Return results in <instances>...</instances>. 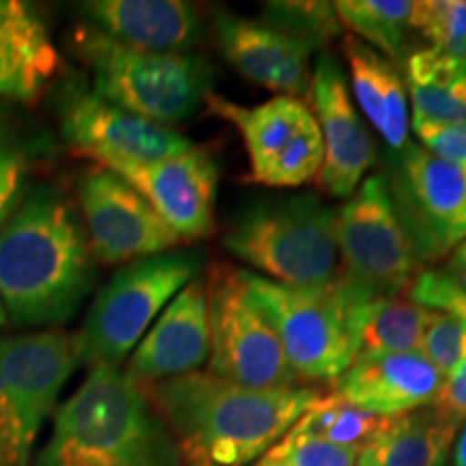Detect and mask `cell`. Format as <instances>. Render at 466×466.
Listing matches in <instances>:
<instances>
[{
    "label": "cell",
    "instance_id": "obj_1",
    "mask_svg": "<svg viewBox=\"0 0 466 466\" xmlns=\"http://www.w3.org/2000/svg\"><path fill=\"white\" fill-rule=\"evenodd\" d=\"M0 220V300L15 326H61L96 283V258L69 201L33 186Z\"/></svg>",
    "mask_w": 466,
    "mask_h": 466
},
{
    "label": "cell",
    "instance_id": "obj_2",
    "mask_svg": "<svg viewBox=\"0 0 466 466\" xmlns=\"http://www.w3.org/2000/svg\"><path fill=\"white\" fill-rule=\"evenodd\" d=\"M143 389L173 436L182 466H250L319 398L311 387L253 391L208 371Z\"/></svg>",
    "mask_w": 466,
    "mask_h": 466
},
{
    "label": "cell",
    "instance_id": "obj_3",
    "mask_svg": "<svg viewBox=\"0 0 466 466\" xmlns=\"http://www.w3.org/2000/svg\"><path fill=\"white\" fill-rule=\"evenodd\" d=\"M35 466H182L173 436L143 384L96 365L56 410Z\"/></svg>",
    "mask_w": 466,
    "mask_h": 466
},
{
    "label": "cell",
    "instance_id": "obj_4",
    "mask_svg": "<svg viewBox=\"0 0 466 466\" xmlns=\"http://www.w3.org/2000/svg\"><path fill=\"white\" fill-rule=\"evenodd\" d=\"M72 44L89 69L93 93L143 119L182 124L212 96L214 72L199 55L134 50L93 26H80Z\"/></svg>",
    "mask_w": 466,
    "mask_h": 466
},
{
    "label": "cell",
    "instance_id": "obj_5",
    "mask_svg": "<svg viewBox=\"0 0 466 466\" xmlns=\"http://www.w3.org/2000/svg\"><path fill=\"white\" fill-rule=\"evenodd\" d=\"M337 209L316 195L250 203L233 218L225 247L255 275L291 288H324L339 275Z\"/></svg>",
    "mask_w": 466,
    "mask_h": 466
},
{
    "label": "cell",
    "instance_id": "obj_6",
    "mask_svg": "<svg viewBox=\"0 0 466 466\" xmlns=\"http://www.w3.org/2000/svg\"><path fill=\"white\" fill-rule=\"evenodd\" d=\"M201 266L197 250H168L116 270L76 335L78 363L121 367L168 302L199 277Z\"/></svg>",
    "mask_w": 466,
    "mask_h": 466
},
{
    "label": "cell",
    "instance_id": "obj_7",
    "mask_svg": "<svg viewBox=\"0 0 466 466\" xmlns=\"http://www.w3.org/2000/svg\"><path fill=\"white\" fill-rule=\"evenodd\" d=\"M335 240L339 250L335 288L350 309L376 299H400L421 272L382 173L363 179L337 209Z\"/></svg>",
    "mask_w": 466,
    "mask_h": 466
},
{
    "label": "cell",
    "instance_id": "obj_8",
    "mask_svg": "<svg viewBox=\"0 0 466 466\" xmlns=\"http://www.w3.org/2000/svg\"><path fill=\"white\" fill-rule=\"evenodd\" d=\"M250 299L272 324L300 387L337 382L357 359L350 307L335 281L324 288H291L240 270Z\"/></svg>",
    "mask_w": 466,
    "mask_h": 466
},
{
    "label": "cell",
    "instance_id": "obj_9",
    "mask_svg": "<svg viewBox=\"0 0 466 466\" xmlns=\"http://www.w3.org/2000/svg\"><path fill=\"white\" fill-rule=\"evenodd\" d=\"M76 335L0 337V466H31L33 447L78 367Z\"/></svg>",
    "mask_w": 466,
    "mask_h": 466
},
{
    "label": "cell",
    "instance_id": "obj_10",
    "mask_svg": "<svg viewBox=\"0 0 466 466\" xmlns=\"http://www.w3.org/2000/svg\"><path fill=\"white\" fill-rule=\"evenodd\" d=\"M203 283L209 319L208 374L253 391L300 387L275 329L242 283L240 270L214 264Z\"/></svg>",
    "mask_w": 466,
    "mask_h": 466
},
{
    "label": "cell",
    "instance_id": "obj_11",
    "mask_svg": "<svg viewBox=\"0 0 466 466\" xmlns=\"http://www.w3.org/2000/svg\"><path fill=\"white\" fill-rule=\"evenodd\" d=\"M395 214L421 264H434L466 242V182L456 167L408 143L389 158Z\"/></svg>",
    "mask_w": 466,
    "mask_h": 466
},
{
    "label": "cell",
    "instance_id": "obj_12",
    "mask_svg": "<svg viewBox=\"0 0 466 466\" xmlns=\"http://www.w3.org/2000/svg\"><path fill=\"white\" fill-rule=\"evenodd\" d=\"M206 106L240 132L253 182L299 188L318 179L324 141L316 116L302 100L275 96L258 106H240L212 93Z\"/></svg>",
    "mask_w": 466,
    "mask_h": 466
},
{
    "label": "cell",
    "instance_id": "obj_13",
    "mask_svg": "<svg viewBox=\"0 0 466 466\" xmlns=\"http://www.w3.org/2000/svg\"><path fill=\"white\" fill-rule=\"evenodd\" d=\"M91 253L100 264H132L184 244L156 209L115 171L96 165L78 184Z\"/></svg>",
    "mask_w": 466,
    "mask_h": 466
},
{
    "label": "cell",
    "instance_id": "obj_14",
    "mask_svg": "<svg viewBox=\"0 0 466 466\" xmlns=\"http://www.w3.org/2000/svg\"><path fill=\"white\" fill-rule=\"evenodd\" d=\"M61 130L69 147L102 167L149 165L195 147L173 127L127 113L83 86L63 93Z\"/></svg>",
    "mask_w": 466,
    "mask_h": 466
},
{
    "label": "cell",
    "instance_id": "obj_15",
    "mask_svg": "<svg viewBox=\"0 0 466 466\" xmlns=\"http://www.w3.org/2000/svg\"><path fill=\"white\" fill-rule=\"evenodd\" d=\"M307 96L324 141L319 190L333 199H350L374 167L376 147L350 100L346 78L333 56L318 58Z\"/></svg>",
    "mask_w": 466,
    "mask_h": 466
},
{
    "label": "cell",
    "instance_id": "obj_16",
    "mask_svg": "<svg viewBox=\"0 0 466 466\" xmlns=\"http://www.w3.org/2000/svg\"><path fill=\"white\" fill-rule=\"evenodd\" d=\"M104 167L126 179L182 242L209 236L218 188V167L209 151L192 147L175 158L149 165L116 162Z\"/></svg>",
    "mask_w": 466,
    "mask_h": 466
},
{
    "label": "cell",
    "instance_id": "obj_17",
    "mask_svg": "<svg viewBox=\"0 0 466 466\" xmlns=\"http://www.w3.org/2000/svg\"><path fill=\"white\" fill-rule=\"evenodd\" d=\"M214 35L225 61L248 83L296 100L307 96L313 52L307 44L229 11L214 14Z\"/></svg>",
    "mask_w": 466,
    "mask_h": 466
},
{
    "label": "cell",
    "instance_id": "obj_18",
    "mask_svg": "<svg viewBox=\"0 0 466 466\" xmlns=\"http://www.w3.org/2000/svg\"><path fill=\"white\" fill-rule=\"evenodd\" d=\"M209 359V319L203 277H197L165 307L138 341L126 374L141 384L195 374Z\"/></svg>",
    "mask_w": 466,
    "mask_h": 466
},
{
    "label": "cell",
    "instance_id": "obj_19",
    "mask_svg": "<svg viewBox=\"0 0 466 466\" xmlns=\"http://www.w3.org/2000/svg\"><path fill=\"white\" fill-rule=\"evenodd\" d=\"M447 378L419 352L359 354L337 380L335 393L382 419L432 406Z\"/></svg>",
    "mask_w": 466,
    "mask_h": 466
},
{
    "label": "cell",
    "instance_id": "obj_20",
    "mask_svg": "<svg viewBox=\"0 0 466 466\" xmlns=\"http://www.w3.org/2000/svg\"><path fill=\"white\" fill-rule=\"evenodd\" d=\"M93 28L145 52H188L206 26L195 5L184 0H91L80 5Z\"/></svg>",
    "mask_w": 466,
    "mask_h": 466
},
{
    "label": "cell",
    "instance_id": "obj_21",
    "mask_svg": "<svg viewBox=\"0 0 466 466\" xmlns=\"http://www.w3.org/2000/svg\"><path fill=\"white\" fill-rule=\"evenodd\" d=\"M58 52L31 5L0 0V100L33 104L55 78Z\"/></svg>",
    "mask_w": 466,
    "mask_h": 466
},
{
    "label": "cell",
    "instance_id": "obj_22",
    "mask_svg": "<svg viewBox=\"0 0 466 466\" xmlns=\"http://www.w3.org/2000/svg\"><path fill=\"white\" fill-rule=\"evenodd\" d=\"M460 425L434 404L387 419L360 447L357 466H445Z\"/></svg>",
    "mask_w": 466,
    "mask_h": 466
},
{
    "label": "cell",
    "instance_id": "obj_23",
    "mask_svg": "<svg viewBox=\"0 0 466 466\" xmlns=\"http://www.w3.org/2000/svg\"><path fill=\"white\" fill-rule=\"evenodd\" d=\"M352 91L360 110L382 134L391 151H401L408 143V93L401 74L391 61L357 37L343 39Z\"/></svg>",
    "mask_w": 466,
    "mask_h": 466
},
{
    "label": "cell",
    "instance_id": "obj_24",
    "mask_svg": "<svg viewBox=\"0 0 466 466\" xmlns=\"http://www.w3.org/2000/svg\"><path fill=\"white\" fill-rule=\"evenodd\" d=\"M406 85L412 119L466 126V66L434 48L406 56Z\"/></svg>",
    "mask_w": 466,
    "mask_h": 466
},
{
    "label": "cell",
    "instance_id": "obj_25",
    "mask_svg": "<svg viewBox=\"0 0 466 466\" xmlns=\"http://www.w3.org/2000/svg\"><path fill=\"white\" fill-rule=\"evenodd\" d=\"M430 309L410 299H376L350 309V335L354 352H419Z\"/></svg>",
    "mask_w": 466,
    "mask_h": 466
},
{
    "label": "cell",
    "instance_id": "obj_26",
    "mask_svg": "<svg viewBox=\"0 0 466 466\" xmlns=\"http://www.w3.org/2000/svg\"><path fill=\"white\" fill-rule=\"evenodd\" d=\"M335 14L341 26L374 48L378 55L401 63L410 35L412 3L408 0H339Z\"/></svg>",
    "mask_w": 466,
    "mask_h": 466
},
{
    "label": "cell",
    "instance_id": "obj_27",
    "mask_svg": "<svg viewBox=\"0 0 466 466\" xmlns=\"http://www.w3.org/2000/svg\"><path fill=\"white\" fill-rule=\"evenodd\" d=\"M384 421L387 419L350 404L333 391L329 395L319 393V398L302 412L299 421L291 425V432L337 447L360 450L374 439Z\"/></svg>",
    "mask_w": 466,
    "mask_h": 466
},
{
    "label": "cell",
    "instance_id": "obj_28",
    "mask_svg": "<svg viewBox=\"0 0 466 466\" xmlns=\"http://www.w3.org/2000/svg\"><path fill=\"white\" fill-rule=\"evenodd\" d=\"M268 26L277 28L289 37L299 39V42L307 44L309 48H319L333 42L339 37L341 22L335 14L333 3H266L264 5V17Z\"/></svg>",
    "mask_w": 466,
    "mask_h": 466
},
{
    "label": "cell",
    "instance_id": "obj_29",
    "mask_svg": "<svg viewBox=\"0 0 466 466\" xmlns=\"http://www.w3.org/2000/svg\"><path fill=\"white\" fill-rule=\"evenodd\" d=\"M410 31L423 35L430 48L466 66V0L412 3Z\"/></svg>",
    "mask_w": 466,
    "mask_h": 466
},
{
    "label": "cell",
    "instance_id": "obj_30",
    "mask_svg": "<svg viewBox=\"0 0 466 466\" xmlns=\"http://www.w3.org/2000/svg\"><path fill=\"white\" fill-rule=\"evenodd\" d=\"M359 451L354 447H337L318 439H307L289 430L250 466H357Z\"/></svg>",
    "mask_w": 466,
    "mask_h": 466
},
{
    "label": "cell",
    "instance_id": "obj_31",
    "mask_svg": "<svg viewBox=\"0 0 466 466\" xmlns=\"http://www.w3.org/2000/svg\"><path fill=\"white\" fill-rule=\"evenodd\" d=\"M419 354L450 378L466 360V329L458 319L441 311H430Z\"/></svg>",
    "mask_w": 466,
    "mask_h": 466
},
{
    "label": "cell",
    "instance_id": "obj_32",
    "mask_svg": "<svg viewBox=\"0 0 466 466\" xmlns=\"http://www.w3.org/2000/svg\"><path fill=\"white\" fill-rule=\"evenodd\" d=\"M408 299L430 311L458 319L466 329V291L445 270H421L408 289Z\"/></svg>",
    "mask_w": 466,
    "mask_h": 466
},
{
    "label": "cell",
    "instance_id": "obj_33",
    "mask_svg": "<svg viewBox=\"0 0 466 466\" xmlns=\"http://www.w3.org/2000/svg\"><path fill=\"white\" fill-rule=\"evenodd\" d=\"M28 168V149L9 116L0 115V217L14 201L22 175Z\"/></svg>",
    "mask_w": 466,
    "mask_h": 466
},
{
    "label": "cell",
    "instance_id": "obj_34",
    "mask_svg": "<svg viewBox=\"0 0 466 466\" xmlns=\"http://www.w3.org/2000/svg\"><path fill=\"white\" fill-rule=\"evenodd\" d=\"M412 130L421 141V147L432 151L436 158L456 167L466 182V126H445L412 119Z\"/></svg>",
    "mask_w": 466,
    "mask_h": 466
},
{
    "label": "cell",
    "instance_id": "obj_35",
    "mask_svg": "<svg viewBox=\"0 0 466 466\" xmlns=\"http://www.w3.org/2000/svg\"><path fill=\"white\" fill-rule=\"evenodd\" d=\"M434 406L451 417L453 421H466V360L442 384V391Z\"/></svg>",
    "mask_w": 466,
    "mask_h": 466
},
{
    "label": "cell",
    "instance_id": "obj_36",
    "mask_svg": "<svg viewBox=\"0 0 466 466\" xmlns=\"http://www.w3.org/2000/svg\"><path fill=\"white\" fill-rule=\"evenodd\" d=\"M445 272L466 291V242L460 244V247L450 255Z\"/></svg>",
    "mask_w": 466,
    "mask_h": 466
},
{
    "label": "cell",
    "instance_id": "obj_37",
    "mask_svg": "<svg viewBox=\"0 0 466 466\" xmlns=\"http://www.w3.org/2000/svg\"><path fill=\"white\" fill-rule=\"evenodd\" d=\"M451 460H453V466H466V423L458 432L456 442H453Z\"/></svg>",
    "mask_w": 466,
    "mask_h": 466
},
{
    "label": "cell",
    "instance_id": "obj_38",
    "mask_svg": "<svg viewBox=\"0 0 466 466\" xmlns=\"http://www.w3.org/2000/svg\"><path fill=\"white\" fill-rule=\"evenodd\" d=\"M5 322H7V311H5L3 300H0V326H3Z\"/></svg>",
    "mask_w": 466,
    "mask_h": 466
}]
</instances>
